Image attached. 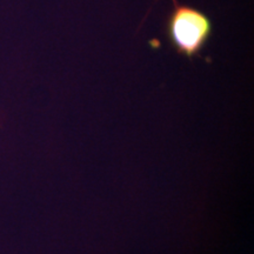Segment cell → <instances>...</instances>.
<instances>
[{
  "mask_svg": "<svg viewBox=\"0 0 254 254\" xmlns=\"http://www.w3.org/2000/svg\"><path fill=\"white\" fill-rule=\"evenodd\" d=\"M211 21L202 12L189 6H177L170 19L173 45L187 57L196 55L211 34Z\"/></svg>",
  "mask_w": 254,
  "mask_h": 254,
  "instance_id": "1",
  "label": "cell"
}]
</instances>
